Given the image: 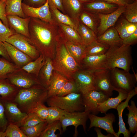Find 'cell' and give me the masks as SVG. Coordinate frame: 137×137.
<instances>
[{"mask_svg":"<svg viewBox=\"0 0 137 137\" xmlns=\"http://www.w3.org/2000/svg\"><path fill=\"white\" fill-rule=\"evenodd\" d=\"M22 6L26 17L37 18L51 24H55L52 17L47 0L44 5L38 8L30 7L23 3Z\"/></svg>","mask_w":137,"mask_h":137,"instance_id":"obj_15","label":"cell"},{"mask_svg":"<svg viewBox=\"0 0 137 137\" xmlns=\"http://www.w3.org/2000/svg\"><path fill=\"white\" fill-rule=\"evenodd\" d=\"M48 90L41 85L27 88H20L12 102L24 112L27 114L47 98Z\"/></svg>","mask_w":137,"mask_h":137,"instance_id":"obj_3","label":"cell"},{"mask_svg":"<svg viewBox=\"0 0 137 137\" xmlns=\"http://www.w3.org/2000/svg\"><path fill=\"white\" fill-rule=\"evenodd\" d=\"M5 132L6 137H27L19 126L13 124H9Z\"/></svg>","mask_w":137,"mask_h":137,"instance_id":"obj_44","label":"cell"},{"mask_svg":"<svg viewBox=\"0 0 137 137\" xmlns=\"http://www.w3.org/2000/svg\"><path fill=\"white\" fill-rule=\"evenodd\" d=\"M3 43L12 62L20 68L33 60L11 44L6 41Z\"/></svg>","mask_w":137,"mask_h":137,"instance_id":"obj_20","label":"cell"},{"mask_svg":"<svg viewBox=\"0 0 137 137\" xmlns=\"http://www.w3.org/2000/svg\"><path fill=\"white\" fill-rule=\"evenodd\" d=\"M114 90L117 91L118 95L115 98H110L104 102L98 104L97 111L99 112L106 114L109 109H116L117 107L123 100L127 98L128 93L123 90L114 88Z\"/></svg>","mask_w":137,"mask_h":137,"instance_id":"obj_23","label":"cell"},{"mask_svg":"<svg viewBox=\"0 0 137 137\" xmlns=\"http://www.w3.org/2000/svg\"><path fill=\"white\" fill-rule=\"evenodd\" d=\"M110 71L106 69L94 72L95 90L102 92L109 97L114 90L110 81Z\"/></svg>","mask_w":137,"mask_h":137,"instance_id":"obj_12","label":"cell"},{"mask_svg":"<svg viewBox=\"0 0 137 137\" xmlns=\"http://www.w3.org/2000/svg\"><path fill=\"white\" fill-rule=\"evenodd\" d=\"M98 41L108 45L109 47L120 46L123 44L122 40L114 27H111L100 36L97 37Z\"/></svg>","mask_w":137,"mask_h":137,"instance_id":"obj_25","label":"cell"},{"mask_svg":"<svg viewBox=\"0 0 137 137\" xmlns=\"http://www.w3.org/2000/svg\"><path fill=\"white\" fill-rule=\"evenodd\" d=\"M65 14L77 25L80 15L83 10V4L79 0H62Z\"/></svg>","mask_w":137,"mask_h":137,"instance_id":"obj_22","label":"cell"},{"mask_svg":"<svg viewBox=\"0 0 137 137\" xmlns=\"http://www.w3.org/2000/svg\"><path fill=\"white\" fill-rule=\"evenodd\" d=\"M69 80L58 72L54 70L51 77L48 90L47 98L56 95Z\"/></svg>","mask_w":137,"mask_h":137,"instance_id":"obj_27","label":"cell"},{"mask_svg":"<svg viewBox=\"0 0 137 137\" xmlns=\"http://www.w3.org/2000/svg\"><path fill=\"white\" fill-rule=\"evenodd\" d=\"M22 0H7L5 9L6 15L26 18L22 9Z\"/></svg>","mask_w":137,"mask_h":137,"instance_id":"obj_34","label":"cell"},{"mask_svg":"<svg viewBox=\"0 0 137 137\" xmlns=\"http://www.w3.org/2000/svg\"><path fill=\"white\" fill-rule=\"evenodd\" d=\"M47 0H23V3L30 7H40L44 5Z\"/></svg>","mask_w":137,"mask_h":137,"instance_id":"obj_50","label":"cell"},{"mask_svg":"<svg viewBox=\"0 0 137 137\" xmlns=\"http://www.w3.org/2000/svg\"><path fill=\"white\" fill-rule=\"evenodd\" d=\"M0 56H2L3 58L9 61L12 62L3 43L2 42H0Z\"/></svg>","mask_w":137,"mask_h":137,"instance_id":"obj_53","label":"cell"},{"mask_svg":"<svg viewBox=\"0 0 137 137\" xmlns=\"http://www.w3.org/2000/svg\"><path fill=\"white\" fill-rule=\"evenodd\" d=\"M137 94V87L135 86L134 88L128 93V96L124 102H121L117 107L116 110L117 111L119 118V130L116 133L117 137L119 136L120 135L123 134L124 137L130 136L131 132L127 129L125 124L123 121L122 114L125 108L129 107L128 103L130 99L134 96Z\"/></svg>","mask_w":137,"mask_h":137,"instance_id":"obj_21","label":"cell"},{"mask_svg":"<svg viewBox=\"0 0 137 137\" xmlns=\"http://www.w3.org/2000/svg\"><path fill=\"white\" fill-rule=\"evenodd\" d=\"M82 94L73 93L63 96L54 95L47 98L46 101L49 106L58 107L70 113L84 111L82 102Z\"/></svg>","mask_w":137,"mask_h":137,"instance_id":"obj_5","label":"cell"},{"mask_svg":"<svg viewBox=\"0 0 137 137\" xmlns=\"http://www.w3.org/2000/svg\"><path fill=\"white\" fill-rule=\"evenodd\" d=\"M48 114L46 121L48 123L59 120L61 117L66 112L58 107L49 106L48 107Z\"/></svg>","mask_w":137,"mask_h":137,"instance_id":"obj_42","label":"cell"},{"mask_svg":"<svg viewBox=\"0 0 137 137\" xmlns=\"http://www.w3.org/2000/svg\"><path fill=\"white\" fill-rule=\"evenodd\" d=\"M20 68L13 63L3 58H0V80L7 78L8 75Z\"/></svg>","mask_w":137,"mask_h":137,"instance_id":"obj_37","label":"cell"},{"mask_svg":"<svg viewBox=\"0 0 137 137\" xmlns=\"http://www.w3.org/2000/svg\"><path fill=\"white\" fill-rule=\"evenodd\" d=\"M2 100L8 124H15L20 127L21 122L27 116V114L22 112L14 102Z\"/></svg>","mask_w":137,"mask_h":137,"instance_id":"obj_17","label":"cell"},{"mask_svg":"<svg viewBox=\"0 0 137 137\" xmlns=\"http://www.w3.org/2000/svg\"><path fill=\"white\" fill-rule=\"evenodd\" d=\"M48 123L46 120L31 127H20L27 137H39Z\"/></svg>","mask_w":137,"mask_h":137,"instance_id":"obj_39","label":"cell"},{"mask_svg":"<svg viewBox=\"0 0 137 137\" xmlns=\"http://www.w3.org/2000/svg\"><path fill=\"white\" fill-rule=\"evenodd\" d=\"M46 62L45 58L42 55L21 68L28 73L38 77L39 72Z\"/></svg>","mask_w":137,"mask_h":137,"instance_id":"obj_33","label":"cell"},{"mask_svg":"<svg viewBox=\"0 0 137 137\" xmlns=\"http://www.w3.org/2000/svg\"><path fill=\"white\" fill-rule=\"evenodd\" d=\"M79 21L84 25L97 33V20L95 14L83 10L80 15Z\"/></svg>","mask_w":137,"mask_h":137,"instance_id":"obj_36","label":"cell"},{"mask_svg":"<svg viewBox=\"0 0 137 137\" xmlns=\"http://www.w3.org/2000/svg\"><path fill=\"white\" fill-rule=\"evenodd\" d=\"M78 92H79L78 90L74 81L68 80L56 95L63 96L72 93Z\"/></svg>","mask_w":137,"mask_h":137,"instance_id":"obj_45","label":"cell"},{"mask_svg":"<svg viewBox=\"0 0 137 137\" xmlns=\"http://www.w3.org/2000/svg\"><path fill=\"white\" fill-rule=\"evenodd\" d=\"M132 68L133 72V73H134L133 74L134 75V76H135V78H136V80L137 81V74H136L135 73V72L134 71V70L133 69V68L132 67Z\"/></svg>","mask_w":137,"mask_h":137,"instance_id":"obj_58","label":"cell"},{"mask_svg":"<svg viewBox=\"0 0 137 137\" xmlns=\"http://www.w3.org/2000/svg\"><path fill=\"white\" fill-rule=\"evenodd\" d=\"M82 3H84L92 2V0H79Z\"/></svg>","mask_w":137,"mask_h":137,"instance_id":"obj_56","label":"cell"},{"mask_svg":"<svg viewBox=\"0 0 137 137\" xmlns=\"http://www.w3.org/2000/svg\"><path fill=\"white\" fill-rule=\"evenodd\" d=\"M57 25L59 36L64 42L83 44L77 31L72 27L62 23Z\"/></svg>","mask_w":137,"mask_h":137,"instance_id":"obj_24","label":"cell"},{"mask_svg":"<svg viewBox=\"0 0 137 137\" xmlns=\"http://www.w3.org/2000/svg\"><path fill=\"white\" fill-rule=\"evenodd\" d=\"M5 41L28 55L33 60L40 55L39 52L30 43L29 38L20 34L15 33L9 37Z\"/></svg>","mask_w":137,"mask_h":137,"instance_id":"obj_9","label":"cell"},{"mask_svg":"<svg viewBox=\"0 0 137 137\" xmlns=\"http://www.w3.org/2000/svg\"><path fill=\"white\" fill-rule=\"evenodd\" d=\"M119 6L102 0H94L83 4V10L94 14H107L116 10Z\"/></svg>","mask_w":137,"mask_h":137,"instance_id":"obj_16","label":"cell"},{"mask_svg":"<svg viewBox=\"0 0 137 137\" xmlns=\"http://www.w3.org/2000/svg\"><path fill=\"white\" fill-rule=\"evenodd\" d=\"M20 88L11 83L7 79L0 80V96L2 100L12 101Z\"/></svg>","mask_w":137,"mask_h":137,"instance_id":"obj_28","label":"cell"},{"mask_svg":"<svg viewBox=\"0 0 137 137\" xmlns=\"http://www.w3.org/2000/svg\"><path fill=\"white\" fill-rule=\"evenodd\" d=\"M137 42V29L131 35L123 40V44L132 45L136 44Z\"/></svg>","mask_w":137,"mask_h":137,"instance_id":"obj_51","label":"cell"},{"mask_svg":"<svg viewBox=\"0 0 137 137\" xmlns=\"http://www.w3.org/2000/svg\"><path fill=\"white\" fill-rule=\"evenodd\" d=\"M57 130L59 131L60 134H62V126L59 120L48 123L46 128L41 133L40 137H58V134L55 133Z\"/></svg>","mask_w":137,"mask_h":137,"instance_id":"obj_40","label":"cell"},{"mask_svg":"<svg viewBox=\"0 0 137 137\" xmlns=\"http://www.w3.org/2000/svg\"><path fill=\"white\" fill-rule=\"evenodd\" d=\"M131 105L127 107L129 112L126 115L128 116V123L129 130L134 133L137 130V108L134 102L131 100Z\"/></svg>","mask_w":137,"mask_h":137,"instance_id":"obj_38","label":"cell"},{"mask_svg":"<svg viewBox=\"0 0 137 137\" xmlns=\"http://www.w3.org/2000/svg\"><path fill=\"white\" fill-rule=\"evenodd\" d=\"M103 117L97 116L92 113H90L88 118L90 121L89 130L93 127L102 129L108 133L113 134L114 137H117L113 126V122L115 121V117L112 113L105 114Z\"/></svg>","mask_w":137,"mask_h":137,"instance_id":"obj_14","label":"cell"},{"mask_svg":"<svg viewBox=\"0 0 137 137\" xmlns=\"http://www.w3.org/2000/svg\"><path fill=\"white\" fill-rule=\"evenodd\" d=\"M109 97L102 92L95 90L82 94V102L84 111L97 114L99 113L97 110L98 104L104 102Z\"/></svg>","mask_w":137,"mask_h":137,"instance_id":"obj_11","label":"cell"},{"mask_svg":"<svg viewBox=\"0 0 137 137\" xmlns=\"http://www.w3.org/2000/svg\"><path fill=\"white\" fill-rule=\"evenodd\" d=\"M110 80L112 86L115 89L129 93L135 86L137 81L133 74L117 68L110 70Z\"/></svg>","mask_w":137,"mask_h":137,"instance_id":"obj_6","label":"cell"},{"mask_svg":"<svg viewBox=\"0 0 137 137\" xmlns=\"http://www.w3.org/2000/svg\"><path fill=\"white\" fill-rule=\"evenodd\" d=\"M136 133L135 135L133 137H137V131L136 132Z\"/></svg>","mask_w":137,"mask_h":137,"instance_id":"obj_59","label":"cell"},{"mask_svg":"<svg viewBox=\"0 0 137 137\" xmlns=\"http://www.w3.org/2000/svg\"><path fill=\"white\" fill-rule=\"evenodd\" d=\"M64 42L71 54L81 66V62L86 56V46L84 44H78L68 42Z\"/></svg>","mask_w":137,"mask_h":137,"instance_id":"obj_31","label":"cell"},{"mask_svg":"<svg viewBox=\"0 0 137 137\" xmlns=\"http://www.w3.org/2000/svg\"><path fill=\"white\" fill-rule=\"evenodd\" d=\"M7 79L19 88H27L42 85L38 77L21 68L9 74Z\"/></svg>","mask_w":137,"mask_h":137,"instance_id":"obj_8","label":"cell"},{"mask_svg":"<svg viewBox=\"0 0 137 137\" xmlns=\"http://www.w3.org/2000/svg\"><path fill=\"white\" fill-rule=\"evenodd\" d=\"M5 0H0V1H5Z\"/></svg>","mask_w":137,"mask_h":137,"instance_id":"obj_60","label":"cell"},{"mask_svg":"<svg viewBox=\"0 0 137 137\" xmlns=\"http://www.w3.org/2000/svg\"><path fill=\"white\" fill-rule=\"evenodd\" d=\"M109 46L101 43L96 39L86 46L85 52L86 55H98L105 54Z\"/></svg>","mask_w":137,"mask_h":137,"instance_id":"obj_35","label":"cell"},{"mask_svg":"<svg viewBox=\"0 0 137 137\" xmlns=\"http://www.w3.org/2000/svg\"><path fill=\"white\" fill-rule=\"evenodd\" d=\"M124 13L126 19L130 22L137 23V0L125 6Z\"/></svg>","mask_w":137,"mask_h":137,"instance_id":"obj_41","label":"cell"},{"mask_svg":"<svg viewBox=\"0 0 137 137\" xmlns=\"http://www.w3.org/2000/svg\"><path fill=\"white\" fill-rule=\"evenodd\" d=\"M90 113L89 111H85L72 113L66 112L59 120L62 126V133L66 131L67 127L73 126L75 127L73 136L77 137L78 135L77 128L80 125L82 126L84 132L86 133V122Z\"/></svg>","mask_w":137,"mask_h":137,"instance_id":"obj_7","label":"cell"},{"mask_svg":"<svg viewBox=\"0 0 137 137\" xmlns=\"http://www.w3.org/2000/svg\"><path fill=\"white\" fill-rule=\"evenodd\" d=\"M8 124L4 107L0 96V131L5 132Z\"/></svg>","mask_w":137,"mask_h":137,"instance_id":"obj_48","label":"cell"},{"mask_svg":"<svg viewBox=\"0 0 137 137\" xmlns=\"http://www.w3.org/2000/svg\"><path fill=\"white\" fill-rule=\"evenodd\" d=\"M114 27L120 38L123 40L132 34L137 29V23H132L123 18Z\"/></svg>","mask_w":137,"mask_h":137,"instance_id":"obj_30","label":"cell"},{"mask_svg":"<svg viewBox=\"0 0 137 137\" xmlns=\"http://www.w3.org/2000/svg\"><path fill=\"white\" fill-rule=\"evenodd\" d=\"M29 38L30 43L45 58L54 57L56 44L60 37L57 25L31 18Z\"/></svg>","mask_w":137,"mask_h":137,"instance_id":"obj_1","label":"cell"},{"mask_svg":"<svg viewBox=\"0 0 137 137\" xmlns=\"http://www.w3.org/2000/svg\"><path fill=\"white\" fill-rule=\"evenodd\" d=\"M125 6H120L114 11L107 14L98 13L99 23L97 29V37L114 25L121 15L124 12Z\"/></svg>","mask_w":137,"mask_h":137,"instance_id":"obj_13","label":"cell"},{"mask_svg":"<svg viewBox=\"0 0 137 137\" xmlns=\"http://www.w3.org/2000/svg\"><path fill=\"white\" fill-rule=\"evenodd\" d=\"M73 79L78 91L82 94L95 90L94 72L81 69L74 74Z\"/></svg>","mask_w":137,"mask_h":137,"instance_id":"obj_10","label":"cell"},{"mask_svg":"<svg viewBox=\"0 0 137 137\" xmlns=\"http://www.w3.org/2000/svg\"><path fill=\"white\" fill-rule=\"evenodd\" d=\"M45 58L46 62L41 69L38 77L42 85L47 89L54 68L52 59L47 58Z\"/></svg>","mask_w":137,"mask_h":137,"instance_id":"obj_29","label":"cell"},{"mask_svg":"<svg viewBox=\"0 0 137 137\" xmlns=\"http://www.w3.org/2000/svg\"><path fill=\"white\" fill-rule=\"evenodd\" d=\"M80 66L81 69L93 72L108 69L105 54L98 55H86Z\"/></svg>","mask_w":137,"mask_h":137,"instance_id":"obj_18","label":"cell"},{"mask_svg":"<svg viewBox=\"0 0 137 137\" xmlns=\"http://www.w3.org/2000/svg\"><path fill=\"white\" fill-rule=\"evenodd\" d=\"M15 33L13 29L5 26L0 19V42H5L9 37Z\"/></svg>","mask_w":137,"mask_h":137,"instance_id":"obj_47","label":"cell"},{"mask_svg":"<svg viewBox=\"0 0 137 137\" xmlns=\"http://www.w3.org/2000/svg\"><path fill=\"white\" fill-rule=\"evenodd\" d=\"M94 130L96 132L98 137H114V135L110 133H109L106 135L102 134L101 132V129L95 127Z\"/></svg>","mask_w":137,"mask_h":137,"instance_id":"obj_55","label":"cell"},{"mask_svg":"<svg viewBox=\"0 0 137 137\" xmlns=\"http://www.w3.org/2000/svg\"><path fill=\"white\" fill-rule=\"evenodd\" d=\"M46 120L41 119L33 113L30 112L21 122L20 127H31Z\"/></svg>","mask_w":137,"mask_h":137,"instance_id":"obj_43","label":"cell"},{"mask_svg":"<svg viewBox=\"0 0 137 137\" xmlns=\"http://www.w3.org/2000/svg\"><path fill=\"white\" fill-rule=\"evenodd\" d=\"M77 31L80 36L83 44L87 46L95 40L97 37L95 33L80 21Z\"/></svg>","mask_w":137,"mask_h":137,"instance_id":"obj_32","label":"cell"},{"mask_svg":"<svg viewBox=\"0 0 137 137\" xmlns=\"http://www.w3.org/2000/svg\"><path fill=\"white\" fill-rule=\"evenodd\" d=\"M6 134L5 132L0 131V137H5Z\"/></svg>","mask_w":137,"mask_h":137,"instance_id":"obj_57","label":"cell"},{"mask_svg":"<svg viewBox=\"0 0 137 137\" xmlns=\"http://www.w3.org/2000/svg\"><path fill=\"white\" fill-rule=\"evenodd\" d=\"M52 62L54 70L70 80L73 81V77L74 74L81 69L60 36L57 42L55 56Z\"/></svg>","mask_w":137,"mask_h":137,"instance_id":"obj_2","label":"cell"},{"mask_svg":"<svg viewBox=\"0 0 137 137\" xmlns=\"http://www.w3.org/2000/svg\"><path fill=\"white\" fill-rule=\"evenodd\" d=\"M94 0H92V1ZM109 3L116 4L119 6H125L132 3L134 0H102Z\"/></svg>","mask_w":137,"mask_h":137,"instance_id":"obj_52","label":"cell"},{"mask_svg":"<svg viewBox=\"0 0 137 137\" xmlns=\"http://www.w3.org/2000/svg\"><path fill=\"white\" fill-rule=\"evenodd\" d=\"M6 1L5 0L0 1V19L5 26L9 28L5 12Z\"/></svg>","mask_w":137,"mask_h":137,"instance_id":"obj_49","label":"cell"},{"mask_svg":"<svg viewBox=\"0 0 137 137\" xmlns=\"http://www.w3.org/2000/svg\"><path fill=\"white\" fill-rule=\"evenodd\" d=\"M55 7L62 13L65 14L62 0H50Z\"/></svg>","mask_w":137,"mask_h":137,"instance_id":"obj_54","label":"cell"},{"mask_svg":"<svg viewBox=\"0 0 137 137\" xmlns=\"http://www.w3.org/2000/svg\"><path fill=\"white\" fill-rule=\"evenodd\" d=\"M52 17L54 23L57 25L62 23L72 27L77 31V25L67 15L62 13L57 9L50 0H47Z\"/></svg>","mask_w":137,"mask_h":137,"instance_id":"obj_26","label":"cell"},{"mask_svg":"<svg viewBox=\"0 0 137 137\" xmlns=\"http://www.w3.org/2000/svg\"><path fill=\"white\" fill-rule=\"evenodd\" d=\"M30 112L33 113L41 119L46 120L48 114V107L42 103L32 109Z\"/></svg>","mask_w":137,"mask_h":137,"instance_id":"obj_46","label":"cell"},{"mask_svg":"<svg viewBox=\"0 0 137 137\" xmlns=\"http://www.w3.org/2000/svg\"><path fill=\"white\" fill-rule=\"evenodd\" d=\"M105 54L108 69L117 68L129 71L132 63L130 45L110 47Z\"/></svg>","mask_w":137,"mask_h":137,"instance_id":"obj_4","label":"cell"},{"mask_svg":"<svg viewBox=\"0 0 137 137\" xmlns=\"http://www.w3.org/2000/svg\"><path fill=\"white\" fill-rule=\"evenodd\" d=\"M7 17L10 28L13 29L16 33L29 38V26L31 18H24L12 15H7Z\"/></svg>","mask_w":137,"mask_h":137,"instance_id":"obj_19","label":"cell"}]
</instances>
